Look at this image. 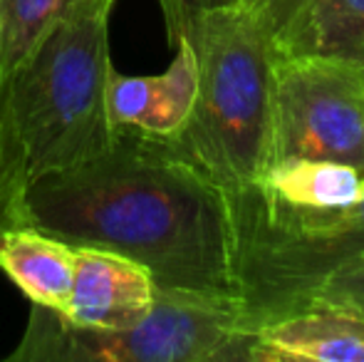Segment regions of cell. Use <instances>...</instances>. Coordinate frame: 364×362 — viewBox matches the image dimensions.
I'll use <instances>...</instances> for the list:
<instances>
[{"label": "cell", "mask_w": 364, "mask_h": 362, "mask_svg": "<svg viewBox=\"0 0 364 362\" xmlns=\"http://www.w3.org/2000/svg\"><path fill=\"white\" fill-rule=\"evenodd\" d=\"M355 310H360V313H362V315H364V308H355Z\"/></svg>", "instance_id": "18"}, {"label": "cell", "mask_w": 364, "mask_h": 362, "mask_svg": "<svg viewBox=\"0 0 364 362\" xmlns=\"http://www.w3.org/2000/svg\"><path fill=\"white\" fill-rule=\"evenodd\" d=\"M364 362V315L317 303L250 333L248 362Z\"/></svg>", "instance_id": "9"}, {"label": "cell", "mask_w": 364, "mask_h": 362, "mask_svg": "<svg viewBox=\"0 0 364 362\" xmlns=\"http://www.w3.org/2000/svg\"><path fill=\"white\" fill-rule=\"evenodd\" d=\"M250 333L235 295L156 288L144 318L127 328H80L33 305L8 362H248Z\"/></svg>", "instance_id": "5"}, {"label": "cell", "mask_w": 364, "mask_h": 362, "mask_svg": "<svg viewBox=\"0 0 364 362\" xmlns=\"http://www.w3.org/2000/svg\"><path fill=\"white\" fill-rule=\"evenodd\" d=\"M109 13L97 8L58 23L5 75L30 181L82 164L114 142L107 119Z\"/></svg>", "instance_id": "3"}, {"label": "cell", "mask_w": 364, "mask_h": 362, "mask_svg": "<svg viewBox=\"0 0 364 362\" xmlns=\"http://www.w3.org/2000/svg\"><path fill=\"white\" fill-rule=\"evenodd\" d=\"M332 303L347 305V308H364V256L337 268L327 280L315 290L310 305ZM307 305V308H310Z\"/></svg>", "instance_id": "15"}, {"label": "cell", "mask_w": 364, "mask_h": 362, "mask_svg": "<svg viewBox=\"0 0 364 362\" xmlns=\"http://www.w3.org/2000/svg\"><path fill=\"white\" fill-rule=\"evenodd\" d=\"M28 161L20 142L18 127L10 115L5 73L0 65V231L23 226L25 218V191H28Z\"/></svg>", "instance_id": "14"}, {"label": "cell", "mask_w": 364, "mask_h": 362, "mask_svg": "<svg viewBox=\"0 0 364 362\" xmlns=\"http://www.w3.org/2000/svg\"><path fill=\"white\" fill-rule=\"evenodd\" d=\"M196 3H218V0H196Z\"/></svg>", "instance_id": "17"}, {"label": "cell", "mask_w": 364, "mask_h": 362, "mask_svg": "<svg viewBox=\"0 0 364 362\" xmlns=\"http://www.w3.org/2000/svg\"><path fill=\"white\" fill-rule=\"evenodd\" d=\"M280 55H327L364 68V0H310L273 38Z\"/></svg>", "instance_id": "12"}, {"label": "cell", "mask_w": 364, "mask_h": 362, "mask_svg": "<svg viewBox=\"0 0 364 362\" xmlns=\"http://www.w3.org/2000/svg\"><path fill=\"white\" fill-rule=\"evenodd\" d=\"M253 186L265 201L297 211L352 206L364 193V174L352 166L317 159L270 161Z\"/></svg>", "instance_id": "11"}, {"label": "cell", "mask_w": 364, "mask_h": 362, "mask_svg": "<svg viewBox=\"0 0 364 362\" xmlns=\"http://www.w3.org/2000/svg\"><path fill=\"white\" fill-rule=\"evenodd\" d=\"M25 218L73 246L132 258L156 288L235 295L228 191L166 139L122 132L102 154L38 176Z\"/></svg>", "instance_id": "1"}, {"label": "cell", "mask_w": 364, "mask_h": 362, "mask_svg": "<svg viewBox=\"0 0 364 362\" xmlns=\"http://www.w3.org/2000/svg\"><path fill=\"white\" fill-rule=\"evenodd\" d=\"M280 159L335 161L364 174L362 65L273 50L268 164Z\"/></svg>", "instance_id": "6"}, {"label": "cell", "mask_w": 364, "mask_h": 362, "mask_svg": "<svg viewBox=\"0 0 364 362\" xmlns=\"http://www.w3.org/2000/svg\"><path fill=\"white\" fill-rule=\"evenodd\" d=\"M235 241V298L248 333L310 305L315 290L364 256V193L357 203L297 211L253 186L228 191Z\"/></svg>", "instance_id": "4"}, {"label": "cell", "mask_w": 364, "mask_h": 362, "mask_svg": "<svg viewBox=\"0 0 364 362\" xmlns=\"http://www.w3.org/2000/svg\"><path fill=\"white\" fill-rule=\"evenodd\" d=\"M154 295L156 283L136 261L107 248L75 246L73 288L60 318L92 330L127 328L144 318Z\"/></svg>", "instance_id": "8"}, {"label": "cell", "mask_w": 364, "mask_h": 362, "mask_svg": "<svg viewBox=\"0 0 364 362\" xmlns=\"http://www.w3.org/2000/svg\"><path fill=\"white\" fill-rule=\"evenodd\" d=\"M168 40L176 55L161 75H122L112 68L107 82V119L114 134L129 132L171 139L183 129L196 100V53L186 33H176Z\"/></svg>", "instance_id": "7"}, {"label": "cell", "mask_w": 364, "mask_h": 362, "mask_svg": "<svg viewBox=\"0 0 364 362\" xmlns=\"http://www.w3.org/2000/svg\"><path fill=\"white\" fill-rule=\"evenodd\" d=\"M248 8H253L258 13V18L265 23V28L270 30V35H278L280 30H285L295 20V15L305 8L310 0H240Z\"/></svg>", "instance_id": "16"}, {"label": "cell", "mask_w": 364, "mask_h": 362, "mask_svg": "<svg viewBox=\"0 0 364 362\" xmlns=\"http://www.w3.org/2000/svg\"><path fill=\"white\" fill-rule=\"evenodd\" d=\"M117 0H0V65L8 75L33 45L63 20L97 8H114Z\"/></svg>", "instance_id": "13"}, {"label": "cell", "mask_w": 364, "mask_h": 362, "mask_svg": "<svg viewBox=\"0 0 364 362\" xmlns=\"http://www.w3.org/2000/svg\"><path fill=\"white\" fill-rule=\"evenodd\" d=\"M159 3L168 38L186 33L198 68L191 115L166 142L225 191H238L268 164L273 35L240 0Z\"/></svg>", "instance_id": "2"}, {"label": "cell", "mask_w": 364, "mask_h": 362, "mask_svg": "<svg viewBox=\"0 0 364 362\" xmlns=\"http://www.w3.org/2000/svg\"><path fill=\"white\" fill-rule=\"evenodd\" d=\"M0 271L33 305L63 313L75 275V246L40 228L0 231Z\"/></svg>", "instance_id": "10"}]
</instances>
